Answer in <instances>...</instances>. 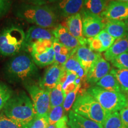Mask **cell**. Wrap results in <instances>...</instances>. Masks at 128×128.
Segmentation results:
<instances>
[{
  "instance_id": "ab89813d",
  "label": "cell",
  "mask_w": 128,
  "mask_h": 128,
  "mask_svg": "<svg viewBox=\"0 0 128 128\" xmlns=\"http://www.w3.org/2000/svg\"><path fill=\"white\" fill-rule=\"evenodd\" d=\"M124 22H125L126 26H127V29H128V18L126 19V20L124 21Z\"/></svg>"
},
{
  "instance_id": "60d3db41",
  "label": "cell",
  "mask_w": 128,
  "mask_h": 128,
  "mask_svg": "<svg viewBox=\"0 0 128 128\" xmlns=\"http://www.w3.org/2000/svg\"><path fill=\"white\" fill-rule=\"evenodd\" d=\"M118 1H123V2H128V0H118Z\"/></svg>"
},
{
  "instance_id": "ac0fdd59",
  "label": "cell",
  "mask_w": 128,
  "mask_h": 128,
  "mask_svg": "<svg viewBox=\"0 0 128 128\" xmlns=\"http://www.w3.org/2000/svg\"><path fill=\"white\" fill-rule=\"evenodd\" d=\"M84 7V0H60L58 10L64 17L70 16L80 13Z\"/></svg>"
},
{
  "instance_id": "1f68e13d",
  "label": "cell",
  "mask_w": 128,
  "mask_h": 128,
  "mask_svg": "<svg viewBox=\"0 0 128 128\" xmlns=\"http://www.w3.org/2000/svg\"><path fill=\"white\" fill-rule=\"evenodd\" d=\"M96 37L100 40L102 43V46H103V52H104V51L106 52L108 49H109L116 40V39L108 34L104 29L102 30Z\"/></svg>"
},
{
  "instance_id": "cb8c5ba5",
  "label": "cell",
  "mask_w": 128,
  "mask_h": 128,
  "mask_svg": "<svg viewBox=\"0 0 128 128\" xmlns=\"http://www.w3.org/2000/svg\"><path fill=\"white\" fill-rule=\"evenodd\" d=\"M49 96L50 108L63 104L65 96L62 90V84L60 82L54 88L51 90L49 92Z\"/></svg>"
},
{
  "instance_id": "ba28073f",
  "label": "cell",
  "mask_w": 128,
  "mask_h": 128,
  "mask_svg": "<svg viewBox=\"0 0 128 128\" xmlns=\"http://www.w3.org/2000/svg\"><path fill=\"white\" fill-rule=\"evenodd\" d=\"M83 35L86 38H94L104 29L106 20L100 16L92 14L82 8L81 12Z\"/></svg>"
},
{
  "instance_id": "74e56055",
  "label": "cell",
  "mask_w": 128,
  "mask_h": 128,
  "mask_svg": "<svg viewBox=\"0 0 128 128\" xmlns=\"http://www.w3.org/2000/svg\"><path fill=\"white\" fill-rule=\"evenodd\" d=\"M26 1L31 2L32 4L46 5V4H48V3L57 2V1H59L60 0H26Z\"/></svg>"
},
{
  "instance_id": "30bf717a",
  "label": "cell",
  "mask_w": 128,
  "mask_h": 128,
  "mask_svg": "<svg viewBox=\"0 0 128 128\" xmlns=\"http://www.w3.org/2000/svg\"><path fill=\"white\" fill-rule=\"evenodd\" d=\"M101 17L106 20H126L128 18V2L111 0Z\"/></svg>"
},
{
  "instance_id": "8d00e7d4",
  "label": "cell",
  "mask_w": 128,
  "mask_h": 128,
  "mask_svg": "<svg viewBox=\"0 0 128 128\" xmlns=\"http://www.w3.org/2000/svg\"><path fill=\"white\" fill-rule=\"evenodd\" d=\"M119 113L123 128H128V107L121 110Z\"/></svg>"
},
{
  "instance_id": "4dcf8cb0",
  "label": "cell",
  "mask_w": 128,
  "mask_h": 128,
  "mask_svg": "<svg viewBox=\"0 0 128 128\" xmlns=\"http://www.w3.org/2000/svg\"><path fill=\"white\" fill-rule=\"evenodd\" d=\"M74 50L72 51L71 56L69 58L68 60L63 65V67L66 71L76 73V72L82 66L77 58L75 55Z\"/></svg>"
},
{
  "instance_id": "83f0119b",
  "label": "cell",
  "mask_w": 128,
  "mask_h": 128,
  "mask_svg": "<svg viewBox=\"0 0 128 128\" xmlns=\"http://www.w3.org/2000/svg\"><path fill=\"white\" fill-rule=\"evenodd\" d=\"M0 128H28V125L11 119L2 112L0 113Z\"/></svg>"
},
{
  "instance_id": "d4e9b609",
  "label": "cell",
  "mask_w": 128,
  "mask_h": 128,
  "mask_svg": "<svg viewBox=\"0 0 128 128\" xmlns=\"http://www.w3.org/2000/svg\"><path fill=\"white\" fill-rule=\"evenodd\" d=\"M110 73L112 74L119 83L121 91L128 92V70L112 68Z\"/></svg>"
},
{
  "instance_id": "5b68a950",
  "label": "cell",
  "mask_w": 128,
  "mask_h": 128,
  "mask_svg": "<svg viewBox=\"0 0 128 128\" xmlns=\"http://www.w3.org/2000/svg\"><path fill=\"white\" fill-rule=\"evenodd\" d=\"M72 108L77 114L103 125L110 114L87 92L78 94Z\"/></svg>"
},
{
  "instance_id": "277c9868",
  "label": "cell",
  "mask_w": 128,
  "mask_h": 128,
  "mask_svg": "<svg viewBox=\"0 0 128 128\" xmlns=\"http://www.w3.org/2000/svg\"><path fill=\"white\" fill-rule=\"evenodd\" d=\"M26 33L20 27L11 25L0 31V55L14 56L25 49Z\"/></svg>"
},
{
  "instance_id": "8fae6325",
  "label": "cell",
  "mask_w": 128,
  "mask_h": 128,
  "mask_svg": "<svg viewBox=\"0 0 128 128\" xmlns=\"http://www.w3.org/2000/svg\"><path fill=\"white\" fill-rule=\"evenodd\" d=\"M110 71V64L101 55L90 68L87 76V82L89 85L96 84Z\"/></svg>"
},
{
  "instance_id": "4316f807",
  "label": "cell",
  "mask_w": 128,
  "mask_h": 128,
  "mask_svg": "<svg viewBox=\"0 0 128 128\" xmlns=\"http://www.w3.org/2000/svg\"><path fill=\"white\" fill-rule=\"evenodd\" d=\"M13 95V92L7 85L0 82V113L11 97Z\"/></svg>"
},
{
  "instance_id": "f35d334b",
  "label": "cell",
  "mask_w": 128,
  "mask_h": 128,
  "mask_svg": "<svg viewBox=\"0 0 128 128\" xmlns=\"http://www.w3.org/2000/svg\"><path fill=\"white\" fill-rule=\"evenodd\" d=\"M47 128H57V126L56 125V124H49V126H48Z\"/></svg>"
},
{
  "instance_id": "e0dca14e",
  "label": "cell",
  "mask_w": 128,
  "mask_h": 128,
  "mask_svg": "<svg viewBox=\"0 0 128 128\" xmlns=\"http://www.w3.org/2000/svg\"><path fill=\"white\" fill-rule=\"evenodd\" d=\"M128 50V34L122 38L116 39L109 49L104 54V57L107 61L112 60L120 55L127 52Z\"/></svg>"
},
{
  "instance_id": "9c48e42d",
  "label": "cell",
  "mask_w": 128,
  "mask_h": 128,
  "mask_svg": "<svg viewBox=\"0 0 128 128\" xmlns=\"http://www.w3.org/2000/svg\"><path fill=\"white\" fill-rule=\"evenodd\" d=\"M65 71L63 66L54 62L48 67L44 76L40 80L39 82L40 87L50 92L60 82V78Z\"/></svg>"
},
{
  "instance_id": "3957f363",
  "label": "cell",
  "mask_w": 128,
  "mask_h": 128,
  "mask_svg": "<svg viewBox=\"0 0 128 128\" xmlns=\"http://www.w3.org/2000/svg\"><path fill=\"white\" fill-rule=\"evenodd\" d=\"M2 112L7 117L24 125L29 124L37 116L33 102L24 92L13 94Z\"/></svg>"
},
{
  "instance_id": "9a60e30c",
  "label": "cell",
  "mask_w": 128,
  "mask_h": 128,
  "mask_svg": "<svg viewBox=\"0 0 128 128\" xmlns=\"http://www.w3.org/2000/svg\"><path fill=\"white\" fill-rule=\"evenodd\" d=\"M66 26L70 33L80 41L81 45H86L87 44V39L83 35L82 22L81 13L76 14L68 17Z\"/></svg>"
},
{
  "instance_id": "52a82bcc",
  "label": "cell",
  "mask_w": 128,
  "mask_h": 128,
  "mask_svg": "<svg viewBox=\"0 0 128 128\" xmlns=\"http://www.w3.org/2000/svg\"><path fill=\"white\" fill-rule=\"evenodd\" d=\"M24 87L30 94L37 116H48L50 111L49 91L43 89L33 81L24 83Z\"/></svg>"
},
{
  "instance_id": "5bb4252c",
  "label": "cell",
  "mask_w": 128,
  "mask_h": 128,
  "mask_svg": "<svg viewBox=\"0 0 128 128\" xmlns=\"http://www.w3.org/2000/svg\"><path fill=\"white\" fill-rule=\"evenodd\" d=\"M74 54L81 66L87 72L92 64L101 55L100 53L95 52L86 45H81L75 49Z\"/></svg>"
},
{
  "instance_id": "836d02e7",
  "label": "cell",
  "mask_w": 128,
  "mask_h": 128,
  "mask_svg": "<svg viewBox=\"0 0 128 128\" xmlns=\"http://www.w3.org/2000/svg\"><path fill=\"white\" fill-rule=\"evenodd\" d=\"M48 126V116H36V118L28 124V128H47Z\"/></svg>"
},
{
  "instance_id": "2e32d148",
  "label": "cell",
  "mask_w": 128,
  "mask_h": 128,
  "mask_svg": "<svg viewBox=\"0 0 128 128\" xmlns=\"http://www.w3.org/2000/svg\"><path fill=\"white\" fill-rule=\"evenodd\" d=\"M68 125L70 128H103L102 124L84 118L72 110L68 113Z\"/></svg>"
},
{
  "instance_id": "6da1fadb",
  "label": "cell",
  "mask_w": 128,
  "mask_h": 128,
  "mask_svg": "<svg viewBox=\"0 0 128 128\" xmlns=\"http://www.w3.org/2000/svg\"><path fill=\"white\" fill-rule=\"evenodd\" d=\"M5 76L12 82L24 83L38 78L39 71L30 54L20 53L11 59L4 67Z\"/></svg>"
},
{
  "instance_id": "484cf974",
  "label": "cell",
  "mask_w": 128,
  "mask_h": 128,
  "mask_svg": "<svg viewBox=\"0 0 128 128\" xmlns=\"http://www.w3.org/2000/svg\"><path fill=\"white\" fill-rule=\"evenodd\" d=\"M81 87V86H76V88L74 90L68 93L65 97V100H64L62 106H63L65 114H67V113H69V112L71 110V108H72L74 104L76 102Z\"/></svg>"
},
{
  "instance_id": "7402d4cb",
  "label": "cell",
  "mask_w": 128,
  "mask_h": 128,
  "mask_svg": "<svg viewBox=\"0 0 128 128\" xmlns=\"http://www.w3.org/2000/svg\"><path fill=\"white\" fill-rule=\"evenodd\" d=\"M108 2V0H84L83 9L94 15L101 16Z\"/></svg>"
},
{
  "instance_id": "44dd1931",
  "label": "cell",
  "mask_w": 128,
  "mask_h": 128,
  "mask_svg": "<svg viewBox=\"0 0 128 128\" xmlns=\"http://www.w3.org/2000/svg\"><path fill=\"white\" fill-rule=\"evenodd\" d=\"M53 48L55 52V62L63 66L71 56L74 50H71L64 46L56 39L53 42Z\"/></svg>"
},
{
  "instance_id": "b9f144b4",
  "label": "cell",
  "mask_w": 128,
  "mask_h": 128,
  "mask_svg": "<svg viewBox=\"0 0 128 128\" xmlns=\"http://www.w3.org/2000/svg\"><path fill=\"white\" fill-rule=\"evenodd\" d=\"M127 52H128V51H127Z\"/></svg>"
},
{
  "instance_id": "d6a6232c",
  "label": "cell",
  "mask_w": 128,
  "mask_h": 128,
  "mask_svg": "<svg viewBox=\"0 0 128 128\" xmlns=\"http://www.w3.org/2000/svg\"><path fill=\"white\" fill-rule=\"evenodd\" d=\"M111 63L116 68L128 70V52H124L116 57L112 60Z\"/></svg>"
},
{
  "instance_id": "d6986e66",
  "label": "cell",
  "mask_w": 128,
  "mask_h": 128,
  "mask_svg": "<svg viewBox=\"0 0 128 128\" xmlns=\"http://www.w3.org/2000/svg\"><path fill=\"white\" fill-rule=\"evenodd\" d=\"M104 30L116 39L128 34L125 22L122 20L106 19Z\"/></svg>"
},
{
  "instance_id": "ffe728a7",
  "label": "cell",
  "mask_w": 128,
  "mask_h": 128,
  "mask_svg": "<svg viewBox=\"0 0 128 128\" xmlns=\"http://www.w3.org/2000/svg\"><path fill=\"white\" fill-rule=\"evenodd\" d=\"M30 55L36 65L40 68L52 65L55 62V52L53 46L40 53L32 52Z\"/></svg>"
},
{
  "instance_id": "7a4b0ae2",
  "label": "cell",
  "mask_w": 128,
  "mask_h": 128,
  "mask_svg": "<svg viewBox=\"0 0 128 128\" xmlns=\"http://www.w3.org/2000/svg\"><path fill=\"white\" fill-rule=\"evenodd\" d=\"M15 14L18 18L40 28H48L57 26V14L48 5L21 4L16 8Z\"/></svg>"
},
{
  "instance_id": "d590c367",
  "label": "cell",
  "mask_w": 128,
  "mask_h": 128,
  "mask_svg": "<svg viewBox=\"0 0 128 128\" xmlns=\"http://www.w3.org/2000/svg\"><path fill=\"white\" fill-rule=\"evenodd\" d=\"M12 0H0V17L6 15L12 7Z\"/></svg>"
},
{
  "instance_id": "8992f818",
  "label": "cell",
  "mask_w": 128,
  "mask_h": 128,
  "mask_svg": "<svg viewBox=\"0 0 128 128\" xmlns=\"http://www.w3.org/2000/svg\"><path fill=\"white\" fill-rule=\"evenodd\" d=\"M87 92L100 103L105 110L112 113L120 111L128 106L126 96L121 92H110L98 86H92Z\"/></svg>"
},
{
  "instance_id": "f1b7e54d",
  "label": "cell",
  "mask_w": 128,
  "mask_h": 128,
  "mask_svg": "<svg viewBox=\"0 0 128 128\" xmlns=\"http://www.w3.org/2000/svg\"><path fill=\"white\" fill-rule=\"evenodd\" d=\"M103 126V128H123L120 113L118 112L110 113Z\"/></svg>"
},
{
  "instance_id": "603a6c76",
  "label": "cell",
  "mask_w": 128,
  "mask_h": 128,
  "mask_svg": "<svg viewBox=\"0 0 128 128\" xmlns=\"http://www.w3.org/2000/svg\"><path fill=\"white\" fill-rule=\"evenodd\" d=\"M96 85V86L110 92H121L120 87L118 81L110 73L100 79Z\"/></svg>"
},
{
  "instance_id": "4fadbf2b",
  "label": "cell",
  "mask_w": 128,
  "mask_h": 128,
  "mask_svg": "<svg viewBox=\"0 0 128 128\" xmlns=\"http://www.w3.org/2000/svg\"><path fill=\"white\" fill-rule=\"evenodd\" d=\"M52 32L55 39L59 42L71 50H74L81 46L80 41L70 33L66 27L63 25H58Z\"/></svg>"
},
{
  "instance_id": "7bdbcfd3",
  "label": "cell",
  "mask_w": 128,
  "mask_h": 128,
  "mask_svg": "<svg viewBox=\"0 0 128 128\" xmlns=\"http://www.w3.org/2000/svg\"></svg>"
},
{
  "instance_id": "7c38bea8",
  "label": "cell",
  "mask_w": 128,
  "mask_h": 128,
  "mask_svg": "<svg viewBox=\"0 0 128 128\" xmlns=\"http://www.w3.org/2000/svg\"><path fill=\"white\" fill-rule=\"evenodd\" d=\"M55 39L52 30L33 26L28 28L26 34L25 49L29 51L32 46L37 42L44 40L54 41Z\"/></svg>"
},
{
  "instance_id": "e575fe53",
  "label": "cell",
  "mask_w": 128,
  "mask_h": 128,
  "mask_svg": "<svg viewBox=\"0 0 128 128\" xmlns=\"http://www.w3.org/2000/svg\"><path fill=\"white\" fill-rule=\"evenodd\" d=\"M87 44H88L89 48L94 52H103V46L102 43L96 36L94 38H88Z\"/></svg>"
},
{
  "instance_id": "f546056e",
  "label": "cell",
  "mask_w": 128,
  "mask_h": 128,
  "mask_svg": "<svg viewBox=\"0 0 128 128\" xmlns=\"http://www.w3.org/2000/svg\"><path fill=\"white\" fill-rule=\"evenodd\" d=\"M65 115L62 105L50 108L48 114V123L49 124H56Z\"/></svg>"
}]
</instances>
